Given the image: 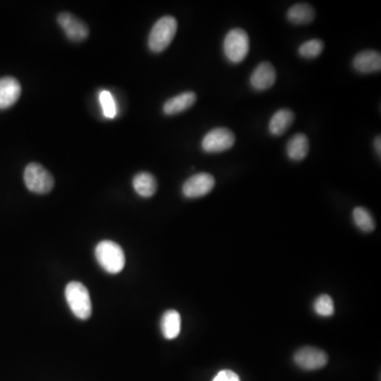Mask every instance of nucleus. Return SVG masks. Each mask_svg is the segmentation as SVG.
I'll list each match as a JSON object with an SVG mask.
<instances>
[{
  "label": "nucleus",
  "instance_id": "1",
  "mask_svg": "<svg viewBox=\"0 0 381 381\" xmlns=\"http://www.w3.org/2000/svg\"><path fill=\"white\" fill-rule=\"evenodd\" d=\"M177 28V19L171 15L161 17L157 20L148 36V47L151 51L155 53L165 51L173 42Z\"/></svg>",
  "mask_w": 381,
  "mask_h": 381
},
{
  "label": "nucleus",
  "instance_id": "2",
  "mask_svg": "<svg viewBox=\"0 0 381 381\" xmlns=\"http://www.w3.org/2000/svg\"><path fill=\"white\" fill-rule=\"evenodd\" d=\"M95 259L102 268L110 274L122 271L125 266V254L121 246L112 240H102L95 247Z\"/></svg>",
  "mask_w": 381,
  "mask_h": 381
},
{
  "label": "nucleus",
  "instance_id": "3",
  "mask_svg": "<svg viewBox=\"0 0 381 381\" xmlns=\"http://www.w3.org/2000/svg\"><path fill=\"white\" fill-rule=\"evenodd\" d=\"M65 298L70 310L76 318L87 320L93 312L88 289L80 282H70L66 286Z\"/></svg>",
  "mask_w": 381,
  "mask_h": 381
},
{
  "label": "nucleus",
  "instance_id": "4",
  "mask_svg": "<svg viewBox=\"0 0 381 381\" xmlns=\"http://www.w3.org/2000/svg\"><path fill=\"white\" fill-rule=\"evenodd\" d=\"M250 49V40L245 30L236 28L230 30L223 40V53L228 61L240 64L246 59Z\"/></svg>",
  "mask_w": 381,
  "mask_h": 381
},
{
  "label": "nucleus",
  "instance_id": "5",
  "mask_svg": "<svg viewBox=\"0 0 381 381\" xmlns=\"http://www.w3.org/2000/svg\"><path fill=\"white\" fill-rule=\"evenodd\" d=\"M23 180L28 190L32 193L48 194L54 188V178L48 170L40 163H32L25 167Z\"/></svg>",
  "mask_w": 381,
  "mask_h": 381
},
{
  "label": "nucleus",
  "instance_id": "6",
  "mask_svg": "<svg viewBox=\"0 0 381 381\" xmlns=\"http://www.w3.org/2000/svg\"><path fill=\"white\" fill-rule=\"evenodd\" d=\"M235 144V135L225 127H217L209 131L201 142L202 150L206 153H221L230 150Z\"/></svg>",
  "mask_w": 381,
  "mask_h": 381
},
{
  "label": "nucleus",
  "instance_id": "7",
  "mask_svg": "<svg viewBox=\"0 0 381 381\" xmlns=\"http://www.w3.org/2000/svg\"><path fill=\"white\" fill-rule=\"evenodd\" d=\"M295 365L305 371L322 369L329 363V356L324 351L312 346H306L298 351L293 357Z\"/></svg>",
  "mask_w": 381,
  "mask_h": 381
},
{
  "label": "nucleus",
  "instance_id": "8",
  "mask_svg": "<svg viewBox=\"0 0 381 381\" xmlns=\"http://www.w3.org/2000/svg\"><path fill=\"white\" fill-rule=\"evenodd\" d=\"M57 23L65 32L66 36L72 42H83L88 37V25L71 13L63 12L59 14Z\"/></svg>",
  "mask_w": 381,
  "mask_h": 381
},
{
  "label": "nucleus",
  "instance_id": "9",
  "mask_svg": "<svg viewBox=\"0 0 381 381\" xmlns=\"http://www.w3.org/2000/svg\"><path fill=\"white\" fill-rule=\"evenodd\" d=\"M215 178L211 174L198 173L189 178L182 186V194L187 198H198L208 195L214 189Z\"/></svg>",
  "mask_w": 381,
  "mask_h": 381
},
{
  "label": "nucleus",
  "instance_id": "10",
  "mask_svg": "<svg viewBox=\"0 0 381 381\" xmlns=\"http://www.w3.org/2000/svg\"><path fill=\"white\" fill-rule=\"evenodd\" d=\"M276 81V68L269 61L259 64L250 76V84L257 91L267 90Z\"/></svg>",
  "mask_w": 381,
  "mask_h": 381
},
{
  "label": "nucleus",
  "instance_id": "11",
  "mask_svg": "<svg viewBox=\"0 0 381 381\" xmlns=\"http://www.w3.org/2000/svg\"><path fill=\"white\" fill-rule=\"evenodd\" d=\"M21 95L20 83L12 76L0 78V110H6L18 101Z\"/></svg>",
  "mask_w": 381,
  "mask_h": 381
},
{
  "label": "nucleus",
  "instance_id": "12",
  "mask_svg": "<svg viewBox=\"0 0 381 381\" xmlns=\"http://www.w3.org/2000/svg\"><path fill=\"white\" fill-rule=\"evenodd\" d=\"M353 66L361 74H372V72L380 71V52L376 50L361 51L354 57Z\"/></svg>",
  "mask_w": 381,
  "mask_h": 381
},
{
  "label": "nucleus",
  "instance_id": "13",
  "mask_svg": "<svg viewBox=\"0 0 381 381\" xmlns=\"http://www.w3.org/2000/svg\"><path fill=\"white\" fill-rule=\"evenodd\" d=\"M197 95L193 91H186L176 97L171 98L163 105V112L168 116L180 114L186 112L195 104Z\"/></svg>",
  "mask_w": 381,
  "mask_h": 381
},
{
  "label": "nucleus",
  "instance_id": "14",
  "mask_svg": "<svg viewBox=\"0 0 381 381\" xmlns=\"http://www.w3.org/2000/svg\"><path fill=\"white\" fill-rule=\"evenodd\" d=\"M295 121V114L293 110L288 108H282L278 110L270 119L269 129L270 134L274 136H282L288 131L289 127L293 125Z\"/></svg>",
  "mask_w": 381,
  "mask_h": 381
},
{
  "label": "nucleus",
  "instance_id": "15",
  "mask_svg": "<svg viewBox=\"0 0 381 381\" xmlns=\"http://www.w3.org/2000/svg\"><path fill=\"white\" fill-rule=\"evenodd\" d=\"M286 153L293 161H302L310 153V140L304 134H295L289 139L286 146Z\"/></svg>",
  "mask_w": 381,
  "mask_h": 381
},
{
  "label": "nucleus",
  "instance_id": "16",
  "mask_svg": "<svg viewBox=\"0 0 381 381\" xmlns=\"http://www.w3.org/2000/svg\"><path fill=\"white\" fill-rule=\"evenodd\" d=\"M161 332L165 339H175L182 332V317L175 310H169L161 318Z\"/></svg>",
  "mask_w": 381,
  "mask_h": 381
},
{
  "label": "nucleus",
  "instance_id": "17",
  "mask_svg": "<svg viewBox=\"0 0 381 381\" xmlns=\"http://www.w3.org/2000/svg\"><path fill=\"white\" fill-rule=\"evenodd\" d=\"M133 187L141 197L150 198L156 194L158 182L153 174L141 172L134 177Z\"/></svg>",
  "mask_w": 381,
  "mask_h": 381
},
{
  "label": "nucleus",
  "instance_id": "18",
  "mask_svg": "<svg viewBox=\"0 0 381 381\" xmlns=\"http://www.w3.org/2000/svg\"><path fill=\"white\" fill-rule=\"evenodd\" d=\"M315 17L316 11L308 4H293L287 12V19L295 25H307L314 21Z\"/></svg>",
  "mask_w": 381,
  "mask_h": 381
},
{
  "label": "nucleus",
  "instance_id": "19",
  "mask_svg": "<svg viewBox=\"0 0 381 381\" xmlns=\"http://www.w3.org/2000/svg\"><path fill=\"white\" fill-rule=\"evenodd\" d=\"M353 219H354L355 225L363 232H372L375 229V221L372 216L370 211L363 206H357L353 211Z\"/></svg>",
  "mask_w": 381,
  "mask_h": 381
},
{
  "label": "nucleus",
  "instance_id": "20",
  "mask_svg": "<svg viewBox=\"0 0 381 381\" xmlns=\"http://www.w3.org/2000/svg\"><path fill=\"white\" fill-rule=\"evenodd\" d=\"M324 42L319 38L307 40L299 47V54L304 59H316L322 53Z\"/></svg>",
  "mask_w": 381,
  "mask_h": 381
},
{
  "label": "nucleus",
  "instance_id": "21",
  "mask_svg": "<svg viewBox=\"0 0 381 381\" xmlns=\"http://www.w3.org/2000/svg\"><path fill=\"white\" fill-rule=\"evenodd\" d=\"M314 310L321 317H331L335 312L333 299L329 295H322L317 298L314 303Z\"/></svg>",
  "mask_w": 381,
  "mask_h": 381
},
{
  "label": "nucleus",
  "instance_id": "22",
  "mask_svg": "<svg viewBox=\"0 0 381 381\" xmlns=\"http://www.w3.org/2000/svg\"><path fill=\"white\" fill-rule=\"evenodd\" d=\"M100 102H101L102 110L106 118L112 119L117 115V105L112 93L107 90H103L100 93Z\"/></svg>",
  "mask_w": 381,
  "mask_h": 381
},
{
  "label": "nucleus",
  "instance_id": "23",
  "mask_svg": "<svg viewBox=\"0 0 381 381\" xmlns=\"http://www.w3.org/2000/svg\"><path fill=\"white\" fill-rule=\"evenodd\" d=\"M213 381H240V380L238 374L234 373V372L230 371V370H223L215 376Z\"/></svg>",
  "mask_w": 381,
  "mask_h": 381
},
{
  "label": "nucleus",
  "instance_id": "24",
  "mask_svg": "<svg viewBox=\"0 0 381 381\" xmlns=\"http://www.w3.org/2000/svg\"><path fill=\"white\" fill-rule=\"evenodd\" d=\"M374 148H375L376 153H377L378 156H380L381 154V138L380 136L375 138V141H374Z\"/></svg>",
  "mask_w": 381,
  "mask_h": 381
}]
</instances>
